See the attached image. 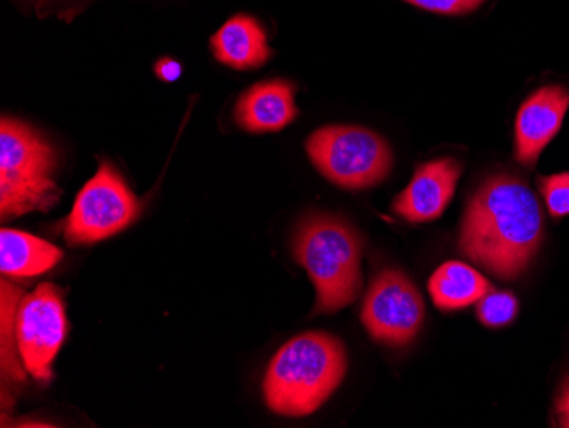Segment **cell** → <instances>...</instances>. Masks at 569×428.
<instances>
[{
	"mask_svg": "<svg viewBox=\"0 0 569 428\" xmlns=\"http://www.w3.org/2000/svg\"><path fill=\"white\" fill-rule=\"evenodd\" d=\"M545 222L539 200L519 176H489L469 198L459 248L501 280L519 279L539 251Z\"/></svg>",
	"mask_w": 569,
	"mask_h": 428,
	"instance_id": "cell-1",
	"label": "cell"
},
{
	"mask_svg": "<svg viewBox=\"0 0 569 428\" xmlns=\"http://www.w3.org/2000/svg\"><path fill=\"white\" fill-rule=\"evenodd\" d=\"M347 367V350L338 338L322 331L299 335L268 366L264 401L281 417L312 415L340 388Z\"/></svg>",
	"mask_w": 569,
	"mask_h": 428,
	"instance_id": "cell-2",
	"label": "cell"
},
{
	"mask_svg": "<svg viewBox=\"0 0 569 428\" xmlns=\"http://www.w3.org/2000/svg\"><path fill=\"white\" fill-rule=\"evenodd\" d=\"M293 257L306 268L318 299L312 315H332L353 305L361 289V238L347 220L312 213L300 220Z\"/></svg>",
	"mask_w": 569,
	"mask_h": 428,
	"instance_id": "cell-3",
	"label": "cell"
},
{
	"mask_svg": "<svg viewBox=\"0 0 569 428\" xmlns=\"http://www.w3.org/2000/svg\"><path fill=\"white\" fill-rule=\"evenodd\" d=\"M57 152L28 123L2 118L0 125V217L14 219L57 206Z\"/></svg>",
	"mask_w": 569,
	"mask_h": 428,
	"instance_id": "cell-4",
	"label": "cell"
},
{
	"mask_svg": "<svg viewBox=\"0 0 569 428\" xmlns=\"http://www.w3.org/2000/svg\"><path fill=\"white\" fill-rule=\"evenodd\" d=\"M307 155L322 176L345 190H363L386 180L392 169L389 143L361 127L332 125L307 140Z\"/></svg>",
	"mask_w": 569,
	"mask_h": 428,
	"instance_id": "cell-5",
	"label": "cell"
},
{
	"mask_svg": "<svg viewBox=\"0 0 569 428\" xmlns=\"http://www.w3.org/2000/svg\"><path fill=\"white\" fill-rule=\"evenodd\" d=\"M140 212L142 203L123 176L111 162L102 161L77 195L63 235L70 245H94L132 226Z\"/></svg>",
	"mask_w": 569,
	"mask_h": 428,
	"instance_id": "cell-6",
	"label": "cell"
},
{
	"mask_svg": "<svg viewBox=\"0 0 569 428\" xmlns=\"http://www.w3.org/2000/svg\"><path fill=\"white\" fill-rule=\"evenodd\" d=\"M425 302L408 275L395 268L376 273L361 308V322L370 337L387 347H406L420 334Z\"/></svg>",
	"mask_w": 569,
	"mask_h": 428,
	"instance_id": "cell-7",
	"label": "cell"
},
{
	"mask_svg": "<svg viewBox=\"0 0 569 428\" xmlns=\"http://www.w3.org/2000/svg\"><path fill=\"white\" fill-rule=\"evenodd\" d=\"M67 337L62 292L53 283H41L22 297L16 321L19 356L34 381L53 377V362Z\"/></svg>",
	"mask_w": 569,
	"mask_h": 428,
	"instance_id": "cell-8",
	"label": "cell"
},
{
	"mask_svg": "<svg viewBox=\"0 0 569 428\" xmlns=\"http://www.w3.org/2000/svg\"><path fill=\"white\" fill-rule=\"evenodd\" d=\"M569 108V89L561 84L537 89L520 107L515 121V159L533 168L542 150L558 136Z\"/></svg>",
	"mask_w": 569,
	"mask_h": 428,
	"instance_id": "cell-9",
	"label": "cell"
},
{
	"mask_svg": "<svg viewBox=\"0 0 569 428\" xmlns=\"http://www.w3.org/2000/svg\"><path fill=\"white\" fill-rule=\"evenodd\" d=\"M462 165L442 158L418 166L411 183L396 197L392 209L409 222H431L446 212L456 193Z\"/></svg>",
	"mask_w": 569,
	"mask_h": 428,
	"instance_id": "cell-10",
	"label": "cell"
},
{
	"mask_svg": "<svg viewBox=\"0 0 569 428\" xmlns=\"http://www.w3.org/2000/svg\"><path fill=\"white\" fill-rule=\"evenodd\" d=\"M236 121L252 133L278 132L297 117L296 86L289 81H263L249 88L236 104Z\"/></svg>",
	"mask_w": 569,
	"mask_h": 428,
	"instance_id": "cell-11",
	"label": "cell"
},
{
	"mask_svg": "<svg viewBox=\"0 0 569 428\" xmlns=\"http://www.w3.org/2000/svg\"><path fill=\"white\" fill-rule=\"evenodd\" d=\"M212 52L219 62L236 70H251L271 59L268 34L251 16L239 14L213 34Z\"/></svg>",
	"mask_w": 569,
	"mask_h": 428,
	"instance_id": "cell-12",
	"label": "cell"
},
{
	"mask_svg": "<svg viewBox=\"0 0 569 428\" xmlns=\"http://www.w3.org/2000/svg\"><path fill=\"white\" fill-rule=\"evenodd\" d=\"M62 258V249L30 232L16 229L0 232V271L4 277L30 279L56 268Z\"/></svg>",
	"mask_w": 569,
	"mask_h": 428,
	"instance_id": "cell-13",
	"label": "cell"
},
{
	"mask_svg": "<svg viewBox=\"0 0 569 428\" xmlns=\"http://www.w3.org/2000/svg\"><path fill=\"white\" fill-rule=\"evenodd\" d=\"M431 299L442 311H457L478 305L479 300L495 289L479 271L462 261H447L431 275Z\"/></svg>",
	"mask_w": 569,
	"mask_h": 428,
	"instance_id": "cell-14",
	"label": "cell"
},
{
	"mask_svg": "<svg viewBox=\"0 0 569 428\" xmlns=\"http://www.w3.org/2000/svg\"><path fill=\"white\" fill-rule=\"evenodd\" d=\"M0 367H2V377L12 385H22L26 382L24 364L19 356L18 338H16V321H18L19 305H21V287L2 280L0 283Z\"/></svg>",
	"mask_w": 569,
	"mask_h": 428,
	"instance_id": "cell-15",
	"label": "cell"
},
{
	"mask_svg": "<svg viewBox=\"0 0 569 428\" xmlns=\"http://www.w3.org/2000/svg\"><path fill=\"white\" fill-rule=\"evenodd\" d=\"M517 312H519V300L510 292H497L493 289L478 302L479 321L489 328L510 325Z\"/></svg>",
	"mask_w": 569,
	"mask_h": 428,
	"instance_id": "cell-16",
	"label": "cell"
},
{
	"mask_svg": "<svg viewBox=\"0 0 569 428\" xmlns=\"http://www.w3.org/2000/svg\"><path fill=\"white\" fill-rule=\"evenodd\" d=\"M539 190L545 197L549 213L555 219L569 216V172L561 175L540 176Z\"/></svg>",
	"mask_w": 569,
	"mask_h": 428,
	"instance_id": "cell-17",
	"label": "cell"
},
{
	"mask_svg": "<svg viewBox=\"0 0 569 428\" xmlns=\"http://www.w3.org/2000/svg\"><path fill=\"white\" fill-rule=\"evenodd\" d=\"M415 8L442 16H466L485 4V0H405Z\"/></svg>",
	"mask_w": 569,
	"mask_h": 428,
	"instance_id": "cell-18",
	"label": "cell"
},
{
	"mask_svg": "<svg viewBox=\"0 0 569 428\" xmlns=\"http://www.w3.org/2000/svg\"><path fill=\"white\" fill-rule=\"evenodd\" d=\"M181 72H183V67H181V63L176 62L174 59H161L156 63V76H158L161 81H178V79L181 78Z\"/></svg>",
	"mask_w": 569,
	"mask_h": 428,
	"instance_id": "cell-19",
	"label": "cell"
},
{
	"mask_svg": "<svg viewBox=\"0 0 569 428\" xmlns=\"http://www.w3.org/2000/svg\"><path fill=\"white\" fill-rule=\"evenodd\" d=\"M556 414H558L559 425L569 428V374L559 389L558 399H556Z\"/></svg>",
	"mask_w": 569,
	"mask_h": 428,
	"instance_id": "cell-20",
	"label": "cell"
}]
</instances>
